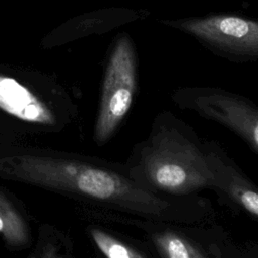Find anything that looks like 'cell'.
<instances>
[{"instance_id": "cell-11", "label": "cell", "mask_w": 258, "mask_h": 258, "mask_svg": "<svg viewBox=\"0 0 258 258\" xmlns=\"http://www.w3.org/2000/svg\"><path fill=\"white\" fill-rule=\"evenodd\" d=\"M88 235L99 252L108 258H143L147 254L133 245L122 241L112 234L98 228L90 227Z\"/></svg>"}, {"instance_id": "cell-9", "label": "cell", "mask_w": 258, "mask_h": 258, "mask_svg": "<svg viewBox=\"0 0 258 258\" xmlns=\"http://www.w3.org/2000/svg\"><path fill=\"white\" fill-rule=\"evenodd\" d=\"M144 11L124 8H110L89 12L73 19L59 27L55 43L62 44L75 41L91 34H100L117 26L142 18Z\"/></svg>"}, {"instance_id": "cell-7", "label": "cell", "mask_w": 258, "mask_h": 258, "mask_svg": "<svg viewBox=\"0 0 258 258\" xmlns=\"http://www.w3.org/2000/svg\"><path fill=\"white\" fill-rule=\"evenodd\" d=\"M206 158L212 173V190L233 210L258 218V190L225 149L215 140L204 138Z\"/></svg>"}, {"instance_id": "cell-6", "label": "cell", "mask_w": 258, "mask_h": 258, "mask_svg": "<svg viewBox=\"0 0 258 258\" xmlns=\"http://www.w3.org/2000/svg\"><path fill=\"white\" fill-rule=\"evenodd\" d=\"M142 227L153 247L166 258H209L235 256V247L224 233L205 229L200 224H172L144 220Z\"/></svg>"}, {"instance_id": "cell-4", "label": "cell", "mask_w": 258, "mask_h": 258, "mask_svg": "<svg viewBox=\"0 0 258 258\" xmlns=\"http://www.w3.org/2000/svg\"><path fill=\"white\" fill-rule=\"evenodd\" d=\"M176 107L215 121L258 153V108L247 97L215 87H181L170 95Z\"/></svg>"}, {"instance_id": "cell-2", "label": "cell", "mask_w": 258, "mask_h": 258, "mask_svg": "<svg viewBox=\"0 0 258 258\" xmlns=\"http://www.w3.org/2000/svg\"><path fill=\"white\" fill-rule=\"evenodd\" d=\"M124 164L135 182L160 196H191L212 188L204 138L166 110L154 117L148 135L133 146Z\"/></svg>"}, {"instance_id": "cell-1", "label": "cell", "mask_w": 258, "mask_h": 258, "mask_svg": "<svg viewBox=\"0 0 258 258\" xmlns=\"http://www.w3.org/2000/svg\"><path fill=\"white\" fill-rule=\"evenodd\" d=\"M11 178L35 184L105 211L172 224H201L212 216L198 195L160 196L141 187L124 163L74 152L25 153L0 160Z\"/></svg>"}, {"instance_id": "cell-3", "label": "cell", "mask_w": 258, "mask_h": 258, "mask_svg": "<svg viewBox=\"0 0 258 258\" xmlns=\"http://www.w3.org/2000/svg\"><path fill=\"white\" fill-rule=\"evenodd\" d=\"M138 84V57L127 33H120L109 50L101 85L93 139L105 145L115 135L128 114Z\"/></svg>"}, {"instance_id": "cell-8", "label": "cell", "mask_w": 258, "mask_h": 258, "mask_svg": "<svg viewBox=\"0 0 258 258\" xmlns=\"http://www.w3.org/2000/svg\"><path fill=\"white\" fill-rule=\"evenodd\" d=\"M0 109L17 119L55 129L72 124L76 116L56 111L54 106L13 78L0 76Z\"/></svg>"}, {"instance_id": "cell-10", "label": "cell", "mask_w": 258, "mask_h": 258, "mask_svg": "<svg viewBox=\"0 0 258 258\" xmlns=\"http://www.w3.org/2000/svg\"><path fill=\"white\" fill-rule=\"evenodd\" d=\"M0 233L13 246H23L29 242L26 223L12 204L0 191Z\"/></svg>"}, {"instance_id": "cell-5", "label": "cell", "mask_w": 258, "mask_h": 258, "mask_svg": "<svg viewBox=\"0 0 258 258\" xmlns=\"http://www.w3.org/2000/svg\"><path fill=\"white\" fill-rule=\"evenodd\" d=\"M163 24L195 37L214 54L233 62L258 58V22L232 14H215L175 20Z\"/></svg>"}]
</instances>
